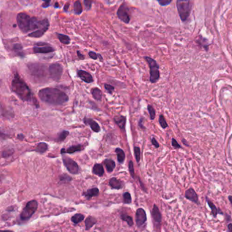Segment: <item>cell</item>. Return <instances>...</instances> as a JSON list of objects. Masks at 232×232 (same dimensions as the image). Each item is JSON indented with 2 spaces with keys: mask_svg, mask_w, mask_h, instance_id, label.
<instances>
[{
  "mask_svg": "<svg viewBox=\"0 0 232 232\" xmlns=\"http://www.w3.org/2000/svg\"><path fill=\"white\" fill-rule=\"evenodd\" d=\"M17 25L24 34L31 32L29 37L38 38L42 36L49 28V21L47 19L38 20L36 17H31L27 14L21 12L17 14Z\"/></svg>",
  "mask_w": 232,
  "mask_h": 232,
  "instance_id": "1",
  "label": "cell"
},
{
  "mask_svg": "<svg viewBox=\"0 0 232 232\" xmlns=\"http://www.w3.org/2000/svg\"><path fill=\"white\" fill-rule=\"evenodd\" d=\"M40 99L50 105H62L68 101V96L62 91L55 88H45L39 91Z\"/></svg>",
  "mask_w": 232,
  "mask_h": 232,
  "instance_id": "2",
  "label": "cell"
},
{
  "mask_svg": "<svg viewBox=\"0 0 232 232\" xmlns=\"http://www.w3.org/2000/svg\"><path fill=\"white\" fill-rule=\"evenodd\" d=\"M11 89L12 91L17 94L23 101H30L32 100V93L30 89L17 73L15 74L14 79L12 81Z\"/></svg>",
  "mask_w": 232,
  "mask_h": 232,
  "instance_id": "3",
  "label": "cell"
},
{
  "mask_svg": "<svg viewBox=\"0 0 232 232\" xmlns=\"http://www.w3.org/2000/svg\"><path fill=\"white\" fill-rule=\"evenodd\" d=\"M176 6L181 21L185 22L191 13V0H177Z\"/></svg>",
  "mask_w": 232,
  "mask_h": 232,
  "instance_id": "4",
  "label": "cell"
},
{
  "mask_svg": "<svg viewBox=\"0 0 232 232\" xmlns=\"http://www.w3.org/2000/svg\"><path fill=\"white\" fill-rule=\"evenodd\" d=\"M144 58L150 68V81L152 83L157 82L160 78L159 65L157 61L152 58L149 57H145Z\"/></svg>",
  "mask_w": 232,
  "mask_h": 232,
  "instance_id": "5",
  "label": "cell"
},
{
  "mask_svg": "<svg viewBox=\"0 0 232 232\" xmlns=\"http://www.w3.org/2000/svg\"><path fill=\"white\" fill-rule=\"evenodd\" d=\"M38 208V202L36 200H32L26 204L22 213H21L20 217L23 221L30 219L32 216L36 213Z\"/></svg>",
  "mask_w": 232,
  "mask_h": 232,
  "instance_id": "6",
  "label": "cell"
},
{
  "mask_svg": "<svg viewBox=\"0 0 232 232\" xmlns=\"http://www.w3.org/2000/svg\"><path fill=\"white\" fill-rule=\"evenodd\" d=\"M50 77L55 81H59L63 74V67L59 63H52L48 68Z\"/></svg>",
  "mask_w": 232,
  "mask_h": 232,
  "instance_id": "7",
  "label": "cell"
},
{
  "mask_svg": "<svg viewBox=\"0 0 232 232\" xmlns=\"http://www.w3.org/2000/svg\"><path fill=\"white\" fill-rule=\"evenodd\" d=\"M33 50L35 53L46 54L55 51V48L48 43L40 42L34 44Z\"/></svg>",
  "mask_w": 232,
  "mask_h": 232,
  "instance_id": "8",
  "label": "cell"
},
{
  "mask_svg": "<svg viewBox=\"0 0 232 232\" xmlns=\"http://www.w3.org/2000/svg\"><path fill=\"white\" fill-rule=\"evenodd\" d=\"M63 161L65 166L66 167L67 170L71 174H78L79 171V167L76 163L74 161L73 159H72L70 157H66V156H63Z\"/></svg>",
  "mask_w": 232,
  "mask_h": 232,
  "instance_id": "9",
  "label": "cell"
},
{
  "mask_svg": "<svg viewBox=\"0 0 232 232\" xmlns=\"http://www.w3.org/2000/svg\"><path fill=\"white\" fill-rule=\"evenodd\" d=\"M117 16L118 17H119V19L121 20V21H122L123 22H124L125 23H129L130 21L129 14L128 13L127 7L125 6V3L121 4V6L119 7V9H118Z\"/></svg>",
  "mask_w": 232,
  "mask_h": 232,
  "instance_id": "10",
  "label": "cell"
},
{
  "mask_svg": "<svg viewBox=\"0 0 232 232\" xmlns=\"http://www.w3.org/2000/svg\"><path fill=\"white\" fill-rule=\"evenodd\" d=\"M146 219L147 217L145 210L143 208H138L135 213V221L138 227L143 225L146 223Z\"/></svg>",
  "mask_w": 232,
  "mask_h": 232,
  "instance_id": "11",
  "label": "cell"
},
{
  "mask_svg": "<svg viewBox=\"0 0 232 232\" xmlns=\"http://www.w3.org/2000/svg\"><path fill=\"white\" fill-rule=\"evenodd\" d=\"M185 197L188 200L191 201L195 204H199V200H198V195L195 191L193 188H188L186 190L185 192Z\"/></svg>",
  "mask_w": 232,
  "mask_h": 232,
  "instance_id": "12",
  "label": "cell"
},
{
  "mask_svg": "<svg viewBox=\"0 0 232 232\" xmlns=\"http://www.w3.org/2000/svg\"><path fill=\"white\" fill-rule=\"evenodd\" d=\"M77 74L78 76L85 82L91 83L93 81V76L87 72L84 71V70H78L77 72Z\"/></svg>",
  "mask_w": 232,
  "mask_h": 232,
  "instance_id": "13",
  "label": "cell"
},
{
  "mask_svg": "<svg viewBox=\"0 0 232 232\" xmlns=\"http://www.w3.org/2000/svg\"><path fill=\"white\" fill-rule=\"evenodd\" d=\"M84 122L86 125H89L91 128V129L95 132H99L100 131V127L95 121L91 119H89V118H84Z\"/></svg>",
  "mask_w": 232,
  "mask_h": 232,
  "instance_id": "14",
  "label": "cell"
},
{
  "mask_svg": "<svg viewBox=\"0 0 232 232\" xmlns=\"http://www.w3.org/2000/svg\"><path fill=\"white\" fill-rule=\"evenodd\" d=\"M152 217L155 222L157 223H160L161 222V214L159 211L157 205H154L153 210H152Z\"/></svg>",
  "mask_w": 232,
  "mask_h": 232,
  "instance_id": "15",
  "label": "cell"
},
{
  "mask_svg": "<svg viewBox=\"0 0 232 232\" xmlns=\"http://www.w3.org/2000/svg\"><path fill=\"white\" fill-rule=\"evenodd\" d=\"M110 186L112 188L115 189H121L123 186V183L122 181L118 180L117 178H112L109 181Z\"/></svg>",
  "mask_w": 232,
  "mask_h": 232,
  "instance_id": "16",
  "label": "cell"
},
{
  "mask_svg": "<svg viewBox=\"0 0 232 232\" xmlns=\"http://www.w3.org/2000/svg\"><path fill=\"white\" fill-rule=\"evenodd\" d=\"M99 189L97 188H91L89 190H87L86 192L84 193V195L87 198V199H90L91 197L97 196L99 195Z\"/></svg>",
  "mask_w": 232,
  "mask_h": 232,
  "instance_id": "17",
  "label": "cell"
},
{
  "mask_svg": "<svg viewBox=\"0 0 232 232\" xmlns=\"http://www.w3.org/2000/svg\"><path fill=\"white\" fill-rule=\"evenodd\" d=\"M81 149H82V146L81 145H77V146H72L71 147L68 148L67 150H65L64 148H62L61 150V154H64V153H69V154H72L75 153V152L78 151H80Z\"/></svg>",
  "mask_w": 232,
  "mask_h": 232,
  "instance_id": "18",
  "label": "cell"
},
{
  "mask_svg": "<svg viewBox=\"0 0 232 232\" xmlns=\"http://www.w3.org/2000/svg\"><path fill=\"white\" fill-rule=\"evenodd\" d=\"M206 201H207L208 204V206H209V207L211 208L212 214L213 215V217H217V215H218V213L221 214V215H223V213L222 211H221V210L218 209V208L216 207L215 205L213 203L211 202V201L209 200V199H208V197H206Z\"/></svg>",
  "mask_w": 232,
  "mask_h": 232,
  "instance_id": "19",
  "label": "cell"
},
{
  "mask_svg": "<svg viewBox=\"0 0 232 232\" xmlns=\"http://www.w3.org/2000/svg\"><path fill=\"white\" fill-rule=\"evenodd\" d=\"M93 173L94 174L99 176H102L104 173V167L102 166V165L99 164H95L93 168Z\"/></svg>",
  "mask_w": 232,
  "mask_h": 232,
  "instance_id": "20",
  "label": "cell"
},
{
  "mask_svg": "<svg viewBox=\"0 0 232 232\" xmlns=\"http://www.w3.org/2000/svg\"><path fill=\"white\" fill-rule=\"evenodd\" d=\"M104 164L105 165V166H106L107 170H108V172H112L113 171L114 169H115V162L112 159H105L104 161Z\"/></svg>",
  "mask_w": 232,
  "mask_h": 232,
  "instance_id": "21",
  "label": "cell"
},
{
  "mask_svg": "<svg viewBox=\"0 0 232 232\" xmlns=\"http://www.w3.org/2000/svg\"><path fill=\"white\" fill-rule=\"evenodd\" d=\"M114 120L121 129H124L126 123V117H123V116H119V117H115Z\"/></svg>",
  "mask_w": 232,
  "mask_h": 232,
  "instance_id": "22",
  "label": "cell"
},
{
  "mask_svg": "<svg viewBox=\"0 0 232 232\" xmlns=\"http://www.w3.org/2000/svg\"><path fill=\"white\" fill-rule=\"evenodd\" d=\"M12 50L15 52L16 55L17 56H19L21 57H25V54L23 52V46L20 44H14L13 48H12Z\"/></svg>",
  "mask_w": 232,
  "mask_h": 232,
  "instance_id": "23",
  "label": "cell"
},
{
  "mask_svg": "<svg viewBox=\"0 0 232 232\" xmlns=\"http://www.w3.org/2000/svg\"><path fill=\"white\" fill-rule=\"evenodd\" d=\"M57 36L58 39L59 40V41H60L63 44L68 45L70 44V42H71V40H70V37L68 36L65 35V34L57 33Z\"/></svg>",
  "mask_w": 232,
  "mask_h": 232,
  "instance_id": "24",
  "label": "cell"
},
{
  "mask_svg": "<svg viewBox=\"0 0 232 232\" xmlns=\"http://www.w3.org/2000/svg\"><path fill=\"white\" fill-rule=\"evenodd\" d=\"M97 222V220H96L95 218H94L93 217H87V219L85 221V225H86V229L89 230L91 228L93 227L94 225Z\"/></svg>",
  "mask_w": 232,
  "mask_h": 232,
  "instance_id": "25",
  "label": "cell"
},
{
  "mask_svg": "<svg viewBox=\"0 0 232 232\" xmlns=\"http://www.w3.org/2000/svg\"><path fill=\"white\" fill-rule=\"evenodd\" d=\"M115 151H116V153H117V155L118 161H119V163H121V164H122V163L125 160V155L124 151H123L121 148H117V149H116Z\"/></svg>",
  "mask_w": 232,
  "mask_h": 232,
  "instance_id": "26",
  "label": "cell"
},
{
  "mask_svg": "<svg viewBox=\"0 0 232 232\" xmlns=\"http://www.w3.org/2000/svg\"><path fill=\"white\" fill-rule=\"evenodd\" d=\"M91 93L96 100L100 101L101 99V97H102V93H101V90L99 89L98 88L92 89Z\"/></svg>",
  "mask_w": 232,
  "mask_h": 232,
  "instance_id": "27",
  "label": "cell"
},
{
  "mask_svg": "<svg viewBox=\"0 0 232 232\" xmlns=\"http://www.w3.org/2000/svg\"><path fill=\"white\" fill-rule=\"evenodd\" d=\"M74 12H75L76 14H80L82 12V3H81L80 1L79 0H77L74 2Z\"/></svg>",
  "mask_w": 232,
  "mask_h": 232,
  "instance_id": "28",
  "label": "cell"
},
{
  "mask_svg": "<svg viewBox=\"0 0 232 232\" xmlns=\"http://www.w3.org/2000/svg\"><path fill=\"white\" fill-rule=\"evenodd\" d=\"M47 149H48V144L44 142H40L36 146V151L40 153H43L44 152H46Z\"/></svg>",
  "mask_w": 232,
  "mask_h": 232,
  "instance_id": "29",
  "label": "cell"
},
{
  "mask_svg": "<svg viewBox=\"0 0 232 232\" xmlns=\"http://www.w3.org/2000/svg\"><path fill=\"white\" fill-rule=\"evenodd\" d=\"M84 215H81V214H76L71 218V220L74 224H78L80 223L81 221L84 220Z\"/></svg>",
  "mask_w": 232,
  "mask_h": 232,
  "instance_id": "30",
  "label": "cell"
},
{
  "mask_svg": "<svg viewBox=\"0 0 232 232\" xmlns=\"http://www.w3.org/2000/svg\"><path fill=\"white\" fill-rule=\"evenodd\" d=\"M201 39H197V43L200 45V46H202L203 48H205L206 50H208V46H209V44H208V41L207 40H206V38H202V36H200Z\"/></svg>",
  "mask_w": 232,
  "mask_h": 232,
  "instance_id": "31",
  "label": "cell"
},
{
  "mask_svg": "<svg viewBox=\"0 0 232 232\" xmlns=\"http://www.w3.org/2000/svg\"><path fill=\"white\" fill-rule=\"evenodd\" d=\"M121 219H123V221H126L128 225L129 226H133V219H132L131 217H130V216H128L127 215H121Z\"/></svg>",
  "mask_w": 232,
  "mask_h": 232,
  "instance_id": "32",
  "label": "cell"
},
{
  "mask_svg": "<svg viewBox=\"0 0 232 232\" xmlns=\"http://www.w3.org/2000/svg\"><path fill=\"white\" fill-rule=\"evenodd\" d=\"M159 124H160V125L161 126V127L163 129H166V127H168V123H167L166 119H165V118L164 117V115H161L159 116Z\"/></svg>",
  "mask_w": 232,
  "mask_h": 232,
  "instance_id": "33",
  "label": "cell"
},
{
  "mask_svg": "<svg viewBox=\"0 0 232 232\" xmlns=\"http://www.w3.org/2000/svg\"><path fill=\"white\" fill-rule=\"evenodd\" d=\"M134 154H135V159H136V161L137 163H139V161H140V155H141L140 148L137 147V146H135V147H134Z\"/></svg>",
  "mask_w": 232,
  "mask_h": 232,
  "instance_id": "34",
  "label": "cell"
},
{
  "mask_svg": "<svg viewBox=\"0 0 232 232\" xmlns=\"http://www.w3.org/2000/svg\"><path fill=\"white\" fill-rule=\"evenodd\" d=\"M69 135V131H63L61 133L59 134V136H58V141L59 142H61V141H63L66 138L67 136Z\"/></svg>",
  "mask_w": 232,
  "mask_h": 232,
  "instance_id": "35",
  "label": "cell"
},
{
  "mask_svg": "<svg viewBox=\"0 0 232 232\" xmlns=\"http://www.w3.org/2000/svg\"><path fill=\"white\" fill-rule=\"evenodd\" d=\"M148 112H149L150 119H151V120H153V119H155V116H156V113H155V110L153 108V107L152 106H150V105H148Z\"/></svg>",
  "mask_w": 232,
  "mask_h": 232,
  "instance_id": "36",
  "label": "cell"
},
{
  "mask_svg": "<svg viewBox=\"0 0 232 232\" xmlns=\"http://www.w3.org/2000/svg\"><path fill=\"white\" fill-rule=\"evenodd\" d=\"M59 180L61 182H69L72 180V178L68 174H63L59 176Z\"/></svg>",
  "mask_w": 232,
  "mask_h": 232,
  "instance_id": "37",
  "label": "cell"
},
{
  "mask_svg": "<svg viewBox=\"0 0 232 232\" xmlns=\"http://www.w3.org/2000/svg\"><path fill=\"white\" fill-rule=\"evenodd\" d=\"M123 199H124V202L125 204H130L131 202V197L129 193L126 192L123 194Z\"/></svg>",
  "mask_w": 232,
  "mask_h": 232,
  "instance_id": "38",
  "label": "cell"
},
{
  "mask_svg": "<svg viewBox=\"0 0 232 232\" xmlns=\"http://www.w3.org/2000/svg\"><path fill=\"white\" fill-rule=\"evenodd\" d=\"M14 153V150L12 149H8V150H5L2 152V157L3 158L5 157H8L10 156H11Z\"/></svg>",
  "mask_w": 232,
  "mask_h": 232,
  "instance_id": "39",
  "label": "cell"
},
{
  "mask_svg": "<svg viewBox=\"0 0 232 232\" xmlns=\"http://www.w3.org/2000/svg\"><path fill=\"white\" fill-rule=\"evenodd\" d=\"M129 170L130 174L132 176L133 178H135V174H134V168H133V161H130L129 163Z\"/></svg>",
  "mask_w": 232,
  "mask_h": 232,
  "instance_id": "40",
  "label": "cell"
},
{
  "mask_svg": "<svg viewBox=\"0 0 232 232\" xmlns=\"http://www.w3.org/2000/svg\"><path fill=\"white\" fill-rule=\"evenodd\" d=\"M172 0H157L158 3H159V5H161V6H166L170 4V3L172 2Z\"/></svg>",
  "mask_w": 232,
  "mask_h": 232,
  "instance_id": "41",
  "label": "cell"
},
{
  "mask_svg": "<svg viewBox=\"0 0 232 232\" xmlns=\"http://www.w3.org/2000/svg\"><path fill=\"white\" fill-rule=\"evenodd\" d=\"M104 87H105V89H106V90L107 91H108V93L110 94L112 93L113 91L115 90V87H114L113 86H112V85L108 84H105Z\"/></svg>",
  "mask_w": 232,
  "mask_h": 232,
  "instance_id": "42",
  "label": "cell"
},
{
  "mask_svg": "<svg viewBox=\"0 0 232 232\" xmlns=\"http://www.w3.org/2000/svg\"><path fill=\"white\" fill-rule=\"evenodd\" d=\"M84 4L86 10H89L92 6V0H84Z\"/></svg>",
  "mask_w": 232,
  "mask_h": 232,
  "instance_id": "43",
  "label": "cell"
},
{
  "mask_svg": "<svg viewBox=\"0 0 232 232\" xmlns=\"http://www.w3.org/2000/svg\"><path fill=\"white\" fill-rule=\"evenodd\" d=\"M89 57L91 59H94V60H97L98 59V54H97L96 52L93 51H90L89 52Z\"/></svg>",
  "mask_w": 232,
  "mask_h": 232,
  "instance_id": "44",
  "label": "cell"
},
{
  "mask_svg": "<svg viewBox=\"0 0 232 232\" xmlns=\"http://www.w3.org/2000/svg\"><path fill=\"white\" fill-rule=\"evenodd\" d=\"M172 145L173 147H174L175 148H181V146L177 142V141L174 138L172 139Z\"/></svg>",
  "mask_w": 232,
  "mask_h": 232,
  "instance_id": "45",
  "label": "cell"
},
{
  "mask_svg": "<svg viewBox=\"0 0 232 232\" xmlns=\"http://www.w3.org/2000/svg\"><path fill=\"white\" fill-rule=\"evenodd\" d=\"M42 1H44V3L42 4V7L43 8H48V7L50 6V1H51V0H42Z\"/></svg>",
  "mask_w": 232,
  "mask_h": 232,
  "instance_id": "46",
  "label": "cell"
},
{
  "mask_svg": "<svg viewBox=\"0 0 232 232\" xmlns=\"http://www.w3.org/2000/svg\"><path fill=\"white\" fill-rule=\"evenodd\" d=\"M151 142H152V144H153L156 148H159V144L158 143V142L157 141V139H156L155 138L153 137V138H152V139H151Z\"/></svg>",
  "mask_w": 232,
  "mask_h": 232,
  "instance_id": "47",
  "label": "cell"
},
{
  "mask_svg": "<svg viewBox=\"0 0 232 232\" xmlns=\"http://www.w3.org/2000/svg\"><path fill=\"white\" fill-rule=\"evenodd\" d=\"M76 53H77V55H78V58L80 59H84V55H82V53H81L79 51V50H78V51L76 52Z\"/></svg>",
  "mask_w": 232,
  "mask_h": 232,
  "instance_id": "48",
  "label": "cell"
},
{
  "mask_svg": "<svg viewBox=\"0 0 232 232\" xmlns=\"http://www.w3.org/2000/svg\"><path fill=\"white\" fill-rule=\"evenodd\" d=\"M24 135H23V134H19V135H17V138L21 139V140H23V139H24Z\"/></svg>",
  "mask_w": 232,
  "mask_h": 232,
  "instance_id": "49",
  "label": "cell"
},
{
  "mask_svg": "<svg viewBox=\"0 0 232 232\" xmlns=\"http://www.w3.org/2000/svg\"><path fill=\"white\" fill-rule=\"evenodd\" d=\"M142 121H143V119H140V120H139V125L140 127L141 128H143V129H145V127L144 126L142 125Z\"/></svg>",
  "mask_w": 232,
  "mask_h": 232,
  "instance_id": "50",
  "label": "cell"
},
{
  "mask_svg": "<svg viewBox=\"0 0 232 232\" xmlns=\"http://www.w3.org/2000/svg\"><path fill=\"white\" fill-rule=\"evenodd\" d=\"M227 228H228V231L231 232L232 231V223H229V225H228Z\"/></svg>",
  "mask_w": 232,
  "mask_h": 232,
  "instance_id": "51",
  "label": "cell"
},
{
  "mask_svg": "<svg viewBox=\"0 0 232 232\" xmlns=\"http://www.w3.org/2000/svg\"><path fill=\"white\" fill-rule=\"evenodd\" d=\"M68 8H69V3H67V4L65 5V6H64V11H66V12L68 11Z\"/></svg>",
  "mask_w": 232,
  "mask_h": 232,
  "instance_id": "52",
  "label": "cell"
},
{
  "mask_svg": "<svg viewBox=\"0 0 232 232\" xmlns=\"http://www.w3.org/2000/svg\"><path fill=\"white\" fill-rule=\"evenodd\" d=\"M98 58H99V60H100L101 61H103V57H101V55H100V54H98Z\"/></svg>",
  "mask_w": 232,
  "mask_h": 232,
  "instance_id": "53",
  "label": "cell"
},
{
  "mask_svg": "<svg viewBox=\"0 0 232 232\" xmlns=\"http://www.w3.org/2000/svg\"><path fill=\"white\" fill-rule=\"evenodd\" d=\"M228 198H229V202H230V203H231V205H232V196H231V195H229V197H228Z\"/></svg>",
  "mask_w": 232,
  "mask_h": 232,
  "instance_id": "54",
  "label": "cell"
},
{
  "mask_svg": "<svg viewBox=\"0 0 232 232\" xmlns=\"http://www.w3.org/2000/svg\"><path fill=\"white\" fill-rule=\"evenodd\" d=\"M226 217H227V221H231V218H230V217L229 215H227Z\"/></svg>",
  "mask_w": 232,
  "mask_h": 232,
  "instance_id": "55",
  "label": "cell"
},
{
  "mask_svg": "<svg viewBox=\"0 0 232 232\" xmlns=\"http://www.w3.org/2000/svg\"><path fill=\"white\" fill-rule=\"evenodd\" d=\"M182 141H183V142L184 143V144H186V146H188V143H187V142H186V141L184 140V139H182Z\"/></svg>",
  "mask_w": 232,
  "mask_h": 232,
  "instance_id": "56",
  "label": "cell"
},
{
  "mask_svg": "<svg viewBox=\"0 0 232 232\" xmlns=\"http://www.w3.org/2000/svg\"><path fill=\"white\" fill-rule=\"evenodd\" d=\"M55 8H59V4H58V3H55Z\"/></svg>",
  "mask_w": 232,
  "mask_h": 232,
  "instance_id": "57",
  "label": "cell"
}]
</instances>
